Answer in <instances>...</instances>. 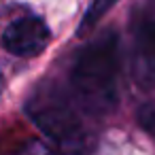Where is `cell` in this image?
<instances>
[{
	"instance_id": "cell-1",
	"label": "cell",
	"mask_w": 155,
	"mask_h": 155,
	"mask_svg": "<svg viewBox=\"0 0 155 155\" xmlns=\"http://www.w3.org/2000/svg\"><path fill=\"white\" fill-rule=\"evenodd\" d=\"M74 102L89 117H106L119 102V36L106 30L87 43L70 70Z\"/></svg>"
},
{
	"instance_id": "cell-2",
	"label": "cell",
	"mask_w": 155,
	"mask_h": 155,
	"mask_svg": "<svg viewBox=\"0 0 155 155\" xmlns=\"http://www.w3.org/2000/svg\"><path fill=\"white\" fill-rule=\"evenodd\" d=\"M26 113L41 127V132L64 149H81L85 130L77 108L53 85H41L26 102Z\"/></svg>"
},
{
	"instance_id": "cell-3",
	"label": "cell",
	"mask_w": 155,
	"mask_h": 155,
	"mask_svg": "<svg viewBox=\"0 0 155 155\" xmlns=\"http://www.w3.org/2000/svg\"><path fill=\"white\" fill-rule=\"evenodd\" d=\"M130 70L138 87L155 89V0H142L130 21Z\"/></svg>"
},
{
	"instance_id": "cell-4",
	"label": "cell",
	"mask_w": 155,
	"mask_h": 155,
	"mask_svg": "<svg viewBox=\"0 0 155 155\" xmlns=\"http://www.w3.org/2000/svg\"><path fill=\"white\" fill-rule=\"evenodd\" d=\"M51 41V30L49 26L36 17V15H26L13 19L2 36H0V45H2L11 55L17 58H36L41 55Z\"/></svg>"
},
{
	"instance_id": "cell-5",
	"label": "cell",
	"mask_w": 155,
	"mask_h": 155,
	"mask_svg": "<svg viewBox=\"0 0 155 155\" xmlns=\"http://www.w3.org/2000/svg\"><path fill=\"white\" fill-rule=\"evenodd\" d=\"M119 2V0H91V5L87 7V11L83 13V19L77 28V36L79 38H85L89 36V32L98 26V21Z\"/></svg>"
},
{
	"instance_id": "cell-6",
	"label": "cell",
	"mask_w": 155,
	"mask_h": 155,
	"mask_svg": "<svg viewBox=\"0 0 155 155\" xmlns=\"http://www.w3.org/2000/svg\"><path fill=\"white\" fill-rule=\"evenodd\" d=\"M136 117H138V125L155 140V106H151V104L140 106Z\"/></svg>"
},
{
	"instance_id": "cell-7",
	"label": "cell",
	"mask_w": 155,
	"mask_h": 155,
	"mask_svg": "<svg viewBox=\"0 0 155 155\" xmlns=\"http://www.w3.org/2000/svg\"><path fill=\"white\" fill-rule=\"evenodd\" d=\"M5 91V77H2V70H0V94Z\"/></svg>"
}]
</instances>
